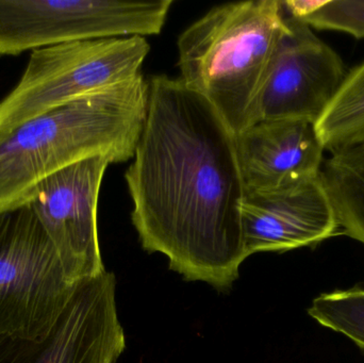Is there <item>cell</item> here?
Listing matches in <instances>:
<instances>
[{
    "instance_id": "cell-11",
    "label": "cell",
    "mask_w": 364,
    "mask_h": 363,
    "mask_svg": "<svg viewBox=\"0 0 364 363\" xmlns=\"http://www.w3.org/2000/svg\"><path fill=\"white\" fill-rule=\"evenodd\" d=\"M235 139L246 192L274 191L320 178L325 149L314 123L267 119Z\"/></svg>"
},
{
    "instance_id": "cell-14",
    "label": "cell",
    "mask_w": 364,
    "mask_h": 363,
    "mask_svg": "<svg viewBox=\"0 0 364 363\" xmlns=\"http://www.w3.org/2000/svg\"><path fill=\"white\" fill-rule=\"evenodd\" d=\"M308 315L364 350V288L321 294L312 300Z\"/></svg>"
},
{
    "instance_id": "cell-7",
    "label": "cell",
    "mask_w": 364,
    "mask_h": 363,
    "mask_svg": "<svg viewBox=\"0 0 364 363\" xmlns=\"http://www.w3.org/2000/svg\"><path fill=\"white\" fill-rule=\"evenodd\" d=\"M346 75L340 55L312 28L286 14V29L267 68L250 126L282 119L316 124Z\"/></svg>"
},
{
    "instance_id": "cell-9",
    "label": "cell",
    "mask_w": 364,
    "mask_h": 363,
    "mask_svg": "<svg viewBox=\"0 0 364 363\" xmlns=\"http://www.w3.org/2000/svg\"><path fill=\"white\" fill-rule=\"evenodd\" d=\"M110 161L83 160L40 183L28 204L48 234L70 283L106 270L98 240L100 187Z\"/></svg>"
},
{
    "instance_id": "cell-8",
    "label": "cell",
    "mask_w": 364,
    "mask_h": 363,
    "mask_svg": "<svg viewBox=\"0 0 364 363\" xmlns=\"http://www.w3.org/2000/svg\"><path fill=\"white\" fill-rule=\"evenodd\" d=\"M115 289L114 274L107 270L78 281L46 339L0 338V363H117L126 339Z\"/></svg>"
},
{
    "instance_id": "cell-15",
    "label": "cell",
    "mask_w": 364,
    "mask_h": 363,
    "mask_svg": "<svg viewBox=\"0 0 364 363\" xmlns=\"http://www.w3.org/2000/svg\"><path fill=\"white\" fill-rule=\"evenodd\" d=\"M294 19L312 29L343 32L364 38V0H305Z\"/></svg>"
},
{
    "instance_id": "cell-13",
    "label": "cell",
    "mask_w": 364,
    "mask_h": 363,
    "mask_svg": "<svg viewBox=\"0 0 364 363\" xmlns=\"http://www.w3.org/2000/svg\"><path fill=\"white\" fill-rule=\"evenodd\" d=\"M314 127L325 151L331 153L363 144L364 62L348 72Z\"/></svg>"
},
{
    "instance_id": "cell-6",
    "label": "cell",
    "mask_w": 364,
    "mask_h": 363,
    "mask_svg": "<svg viewBox=\"0 0 364 363\" xmlns=\"http://www.w3.org/2000/svg\"><path fill=\"white\" fill-rule=\"evenodd\" d=\"M173 0H0V57L78 40L157 36Z\"/></svg>"
},
{
    "instance_id": "cell-2",
    "label": "cell",
    "mask_w": 364,
    "mask_h": 363,
    "mask_svg": "<svg viewBox=\"0 0 364 363\" xmlns=\"http://www.w3.org/2000/svg\"><path fill=\"white\" fill-rule=\"evenodd\" d=\"M142 74L47 111L0 138V212L28 204L38 185L83 160L134 159L147 115Z\"/></svg>"
},
{
    "instance_id": "cell-5",
    "label": "cell",
    "mask_w": 364,
    "mask_h": 363,
    "mask_svg": "<svg viewBox=\"0 0 364 363\" xmlns=\"http://www.w3.org/2000/svg\"><path fill=\"white\" fill-rule=\"evenodd\" d=\"M76 285L29 204L0 212V338L46 339Z\"/></svg>"
},
{
    "instance_id": "cell-1",
    "label": "cell",
    "mask_w": 364,
    "mask_h": 363,
    "mask_svg": "<svg viewBox=\"0 0 364 363\" xmlns=\"http://www.w3.org/2000/svg\"><path fill=\"white\" fill-rule=\"evenodd\" d=\"M147 82L146 119L125 174L132 224L143 249L166 255L171 270L224 291L247 259L235 134L181 79Z\"/></svg>"
},
{
    "instance_id": "cell-4",
    "label": "cell",
    "mask_w": 364,
    "mask_h": 363,
    "mask_svg": "<svg viewBox=\"0 0 364 363\" xmlns=\"http://www.w3.org/2000/svg\"><path fill=\"white\" fill-rule=\"evenodd\" d=\"M149 50L146 38L128 36L32 51L21 80L0 102V138L47 111L136 78Z\"/></svg>"
},
{
    "instance_id": "cell-10",
    "label": "cell",
    "mask_w": 364,
    "mask_h": 363,
    "mask_svg": "<svg viewBox=\"0 0 364 363\" xmlns=\"http://www.w3.org/2000/svg\"><path fill=\"white\" fill-rule=\"evenodd\" d=\"M241 213L247 258L316 246L342 234L321 177L274 191L246 192Z\"/></svg>"
},
{
    "instance_id": "cell-3",
    "label": "cell",
    "mask_w": 364,
    "mask_h": 363,
    "mask_svg": "<svg viewBox=\"0 0 364 363\" xmlns=\"http://www.w3.org/2000/svg\"><path fill=\"white\" fill-rule=\"evenodd\" d=\"M284 29L280 0H247L214 6L179 36V79L235 136L250 126Z\"/></svg>"
},
{
    "instance_id": "cell-12",
    "label": "cell",
    "mask_w": 364,
    "mask_h": 363,
    "mask_svg": "<svg viewBox=\"0 0 364 363\" xmlns=\"http://www.w3.org/2000/svg\"><path fill=\"white\" fill-rule=\"evenodd\" d=\"M320 177L342 234L364 246V143L331 153Z\"/></svg>"
}]
</instances>
